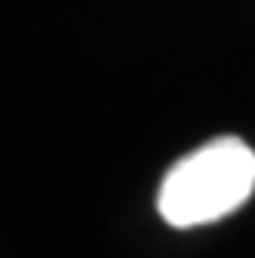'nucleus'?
I'll list each match as a JSON object with an SVG mask.
<instances>
[{"label": "nucleus", "instance_id": "obj_1", "mask_svg": "<svg viewBox=\"0 0 255 258\" xmlns=\"http://www.w3.org/2000/svg\"><path fill=\"white\" fill-rule=\"evenodd\" d=\"M255 190V151L221 136L181 157L166 172L157 209L172 228H197L237 212Z\"/></svg>", "mask_w": 255, "mask_h": 258}]
</instances>
